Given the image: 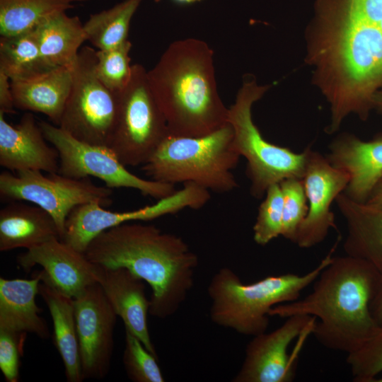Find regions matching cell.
Returning <instances> with one entry per match:
<instances>
[{
    "mask_svg": "<svg viewBox=\"0 0 382 382\" xmlns=\"http://www.w3.org/2000/svg\"><path fill=\"white\" fill-rule=\"evenodd\" d=\"M83 379H101L109 372L117 315L98 282L74 299Z\"/></svg>",
    "mask_w": 382,
    "mask_h": 382,
    "instance_id": "obj_13",
    "label": "cell"
},
{
    "mask_svg": "<svg viewBox=\"0 0 382 382\" xmlns=\"http://www.w3.org/2000/svg\"><path fill=\"white\" fill-rule=\"evenodd\" d=\"M131 42L108 50H97L95 71L98 79L110 91L118 93L129 83L132 71L129 52Z\"/></svg>",
    "mask_w": 382,
    "mask_h": 382,
    "instance_id": "obj_29",
    "label": "cell"
},
{
    "mask_svg": "<svg viewBox=\"0 0 382 382\" xmlns=\"http://www.w3.org/2000/svg\"><path fill=\"white\" fill-rule=\"evenodd\" d=\"M374 382H382V377L379 378H376Z\"/></svg>",
    "mask_w": 382,
    "mask_h": 382,
    "instance_id": "obj_40",
    "label": "cell"
},
{
    "mask_svg": "<svg viewBox=\"0 0 382 382\" xmlns=\"http://www.w3.org/2000/svg\"><path fill=\"white\" fill-rule=\"evenodd\" d=\"M98 282L115 312L122 318L125 330L134 334L158 358L148 329L150 300L146 296L144 281L126 267L100 265Z\"/></svg>",
    "mask_w": 382,
    "mask_h": 382,
    "instance_id": "obj_19",
    "label": "cell"
},
{
    "mask_svg": "<svg viewBox=\"0 0 382 382\" xmlns=\"http://www.w3.org/2000/svg\"><path fill=\"white\" fill-rule=\"evenodd\" d=\"M380 272L368 261L333 257L303 299L273 307L270 316L313 317L311 334L323 347L349 354L377 329L371 312Z\"/></svg>",
    "mask_w": 382,
    "mask_h": 382,
    "instance_id": "obj_3",
    "label": "cell"
},
{
    "mask_svg": "<svg viewBox=\"0 0 382 382\" xmlns=\"http://www.w3.org/2000/svg\"><path fill=\"white\" fill-rule=\"evenodd\" d=\"M283 195L282 235L296 243L299 229L306 218L308 204L303 178H290L279 183Z\"/></svg>",
    "mask_w": 382,
    "mask_h": 382,
    "instance_id": "obj_31",
    "label": "cell"
},
{
    "mask_svg": "<svg viewBox=\"0 0 382 382\" xmlns=\"http://www.w3.org/2000/svg\"><path fill=\"white\" fill-rule=\"evenodd\" d=\"M337 243L313 270L302 275L269 276L245 284L231 269H219L207 286L212 321L246 336L266 332L271 309L299 299L331 262Z\"/></svg>",
    "mask_w": 382,
    "mask_h": 382,
    "instance_id": "obj_5",
    "label": "cell"
},
{
    "mask_svg": "<svg viewBox=\"0 0 382 382\" xmlns=\"http://www.w3.org/2000/svg\"><path fill=\"white\" fill-rule=\"evenodd\" d=\"M72 69L55 67L11 80L15 108L44 114L59 126L72 85Z\"/></svg>",
    "mask_w": 382,
    "mask_h": 382,
    "instance_id": "obj_20",
    "label": "cell"
},
{
    "mask_svg": "<svg viewBox=\"0 0 382 382\" xmlns=\"http://www.w3.org/2000/svg\"><path fill=\"white\" fill-rule=\"evenodd\" d=\"M307 149V158L303 180L308 200V211L297 234L296 244L301 248L318 245L332 228H337L330 207L337 196L344 192L349 176L332 166L326 156Z\"/></svg>",
    "mask_w": 382,
    "mask_h": 382,
    "instance_id": "obj_15",
    "label": "cell"
},
{
    "mask_svg": "<svg viewBox=\"0 0 382 382\" xmlns=\"http://www.w3.org/2000/svg\"><path fill=\"white\" fill-rule=\"evenodd\" d=\"M40 170H20L16 174L4 171L0 174V195L4 199L27 201L48 212L58 227L62 239L70 212L76 206L98 202L109 207L112 189L98 186L88 178L76 179L58 173L45 175Z\"/></svg>",
    "mask_w": 382,
    "mask_h": 382,
    "instance_id": "obj_11",
    "label": "cell"
},
{
    "mask_svg": "<svg viewBox=\"0 0 382 382\" xmlns=\"http://www.w3.org/2000/svg\"><path fill=\"white\" fill-rule=\"evenodd\" d=\"M154 1H155L156 2H158V1H161V0H154Z\"/></svg>",
    "mask_w": 382,
    "mask_h": 382,
    "instance_id": "obj_41",
    "label": "cell"
},
{
    "mask_svg": "<svg viewBox=\"0 0 382 382\" xmlns=\"http://www.w3.org/2000/svg\"><path fill=\"white\" fill-rule=\"evenodd\" d=\"M369 206L382 209V178L376 184L366 202Z\"/></svg>",
    "mask_w": 382,
    "mask_h": 382,
    "instance_id": "obj_37",
    "label": "cell"
},
{
    "mask_svg": "<svg viewBox=\"0 0 382 382\" xmlns=\"http://www.w3.org/2000/svg\"><path fill=\"white\" fill-rule=\"evenodd\" d=\"M105 267H124L152 290L149 313L164 319L175 314L193 287L197 255L180 236L154 225L124 223L98 235L85 253Z\"/></svg>",
    "mask_w": 382,
    "mask_h": 382,
    "instance_id": "obj_2",
    "label": "cell"
},
{
    "mask_svg": "<svg viewBox=\"0 0 382 382\" xmlns=\"http://www.w3.org/2000/svg\"><path fill=\"white\" fill-rule=\"evenodd\" d=\"M316 319L305 315L286 318L276 330L253 336L245 350L243 364L233 382H291L296 375L295 357L288 354L291 343L312 332Z\"/></svg>",
    "mask_w": 382,
    "mask_h": 382,
    "instance_id": "obj_14",
    "label": "cell"
},
{
    "mask_svg": "<svg viewBox=\"0 0 382 382\" xmlns=\"http://www.w3.org/2000/svg\"><path fill=\"white\" fill-rule=\"evenodd\" d=\"M335 202L345 219L346 255L364 259L382 272V209L355 202L344 192Z\"/></svg>",
    "mask_w": 382,
    "mask_h": 382,
    "instance_id": "obj_21",
    "label": "cell"
},
{
    "mask_svg": "<svg viewBox=\"0 0 382 382\" xmlns=\"http://www.w3.org/2000/svg\"><path fill=\"white\" fill-rule=\"evenodd\" d=\"M0 112V165L11 171L40 170L58 173L59 157L49 146L39 123L30 112L13 126Z\"/></svg>",
    "mask_w": 382,
    "mask_h": 382,
    "instance_id": "obj_17",
    "label": "cell"
},
{
    "mask_svg": "<svg viewBox=\"0 0 382 382\" xmlns=\"http://www.w3.org/2000/svg\"><path fill=\"white\" fill-rule=\"evenodd\" d=\"M60 239L52 216L39 206L13 202L0 211V250L30 249L52 238Z\"/></svg>",
    "mask_w": 382,
    "mask_h": 382,
    "instance_id": "obj_24",
    "label": "cell"
},
{
    "mask_svg": "<svg viewBox=\"0 0 382 382\" xmlns=\"http://www.w3.org/2000/svg\"><path fill=\"white\" fill-rule=\"evenodd\" d=\"M353 379L356 382H374L382 372V326L355 351L347 354Z\"/></svg>",
    "mask_w": 382,
    "mask_h": 382,
    "instance_id": "obj_33",
    "label": "cell"
},
{
    "mask_svg": "<svg viewBox=\"0 0 382 382\" xmlns=\"http://www.w3.org/2000/svg\"><path fill=\"white\" fill-rule=\"evenodd\" d=\"M88 0H0L1 37L34 29L45 18Z\"/></svg>",
    "mask_w": 382,
    "mask_h": 382,
    "instance_id": "obj_26",
    "label": "cell"
},
{
    "mask_svg": "<svg viewBox=\"0 0 382 382\" xmlns=\"http://www.w3.org/2000/svg\"><path fill=\"white\" fill-rule=\"evenodd\" d=\"M116 93L117 112L108 147L124 166L144 165L170 135L146 69L139 64L132 65L128 84Z\"/></svg>",
    "mask_w": 382,
    "mask_h": 382,
    "instance_id": "obj_8",
    "label": "cell"
},
{
    "mask_svg": "<svg viewBox=\"0 0 382 382\" xmlns=\"http://www.w3.org/2000/svg\"><path fill=\"white\" fill-rule=\"evenodd\" d=\"M157 357L131 332L125 330L122 361L128 378L134 382H164Z\"/></svg>",
    "mask_w": 382,
    "mask_h": 382,
    "instance_id": "obj_30",
    "label": "cell"
},
{
    "mask_svg": "<svg viewBox=\"0 0 382 382\" xmlns=\"http://www.w3.org/2000/svg\"><path fill=\"white\" fill-rule=\"evenodd\" d=\"M214 52L196 38L172 42L147 71L170 135L197 137L225 125L228 110L217 91Z\"/></svg>",
    "mask_w": 382,
    "mask_h": 382,
    "instance_id": "obj_4",
    "label": "cell"
},
{
    "mask_svg": "<svg viewBox=\"0 0 382 382\" xmlns=\"http://www.w3.org/2000/svg\"><path fill=\"white\" fill-rule=\"evenodd\" d=\"M373 106L382 114V88L375 94L373 99Z\"/></svg>",
    "mask_w": 382,
    "mask_h": 382,
    "instance_id": "obj_38",
    "label": "cell"
},
{
    "mask_svg": "<svg viewBox=\"0 0 382 382\" xmlns=\"http://www.w3.org/2000/svg\"><path fill=\"white\" fill-rule=\"evenodd\" d=\"M50 69L41 54L34 29L0 38V72L10 80L32 76Z\"/></svg>",
    "mask_w": 382,
    "mask_h": 382,
    "instance_id": "obj_28",
    "label": "cell"
},
{
    "mask_svg": "<svg viewBox=\"0 0 382 382\" xmlns=\"http://www.w3.org/2000/svg\"><path fill=\"white\" fill-rule=\"evenodd\" d=\"M370 308L375 322L378 326H382V272H380Z\"/></svg>",
    "mask_w": 382,
    "mask_h": 382,
    "instance_id": "obj_36",
    "label": "cell"
},
{
    "mask_svg": "<svg viewBox=\"0 0 382 382\" xmlns=\"http://www.w3.org/2000/svg\"><path fill=\"white\" fill-rule=\"evenodd\" d=\"M40 276L30 279L0 278V330L33 333L42 339L50 337L45 320L35 303Z\"/></svg>",
    "mask_w": 382,
    "mask_h": 382,
    "instance_id": "obj_22",
    "label": "cell"
},
{
    "mask_svg": "<svg viewBox=\"0 0 382 382\" xmlns=\"http://www.w3.org/2000/svg\"><path fill=\"white\" fill-rule=\"evenodd\" d=\"M174 1L180 4H191V3L199 1L201 0H174Z\"/></svg>",
    "mask_w": 382,
    "mask_h": 382,
    "instance_id": "obj_39",
    "label": "cell"
},
{
    "mask_svg": "<svg viewBox=\"0 0 382 382\" xmlns=\"http://www.w3.org/2000/svg\"><path fill=\"white\" fill-rule=\"evenodd\" d=\"M142 0H124L91 14L83 23L86 39L97 50H108L127 41L131 20Z\"/></svg>",
    "mask_w": 382,
    "mask_h": 382,
    "instance_id": "obj_27",
    "label": "cell"
},
{
    "mask_svg": "<svg viewBox=\"0 0 382 382\" xmlns=\"http://www.w3.org/2000/svg\"><path fill=\"white\" fill-rule=\"evenodd\" d=\"M328 149V161L349 176L344 193L355 202H366L382 178V136L363 141L343 133L332 141Z\"/></svg>",
    "mask_w": 382,
    "mask_h": 382,
    "instance_id": "obj_18",
    "label": "cell"
},
{
    "mask_svg": "<svg viewBox=\"0 0 382 382\" xmlns=\"http://www.w3.org/2000/svg\"><path fill=\"white\" fill-rule=\"evenodd\" d=\"M16 261L26 271L40 265L49 281L72 299L98 281L100 265L58 238L28 249Z\"/></svg>",
    "mask_w": 382,
    "mask_h": 382,
    "instance_id": "obj_16",
    "label": "cell"
},
{
    "mask_svg": "<svg viewBox=\"0 0 382 382\" xmlns=\"http://www.w3.org/2000/svg\"><path fill=\"white\" fill-rule=\"evenodd\" d=\"M96 52L91 47L81 48L58 127L79 141L108 147L116 121L117 96L97 77Z\"/></svg>",
    "mask_w": 382,
    "mask_h": 382,
    "instance_id": "obj_9",
    "label": "cell"
},
{
    "mask_svg": "<svg viewBox=\"0 0 382 382\" xmlns=\"http://www.w3.org/2000/svg\"><path fill=\"white\" fill-rule=\"evenodd\" d=\"M270 87L259 85L253 76H244L236 100L228 110L227 122L233 132V144L246 160L250 192L257 199L264 197L272 185L286 178H303L307 158V149L296 153L269 142L253 122V105Z\"/></svg>",
    "mask_w": 382,
    "mask_h": 382,
    "instance_id": "obj_7",
    "label": "cell"
},
{
    "mask_svg": "<svg viewBox=\"0 0 382 382\" xmlns=\"http://www.w3.org/2000/svg\"><path fill=\"white\" fill-rule=\"evenodd\" d=\"M233 136L228 123L202 137L170 134L142 170L155 181L173 185L191 182L208 190L229 192L238 186L231 170L241 157Z\"/></svg>",
    "mask_w": 382,
    "mask_h": 382,
    "instance_id": "obj_6",
    "label": "cell"
},
{
    "mask_svg": "<svg viewBox=\"0 0 382 382\" xmlns=\"http://www.w3.org/2000/svg\"><path fill=\"white\" fill-rule=\"evenodd\" d=\"M34 30L42 58L50 67H74L87 40L78 16L59 12L43 20Z\"/></svg>",
    "mask_w": 382,
    "mask_h": 382,
    "instance_id": "obj_25",
    "label": "cell"
},
{
    "mask_svg": "<svg viewBox=\"0 0 382 382\" xmlns=\"http://www.w3.org/2000/svg\"><path fill=\"white\" fill-rule=\"evenodd\" d=\"M14 108L11 80L0 72V112L4 114L14 113Z\"/></svg>",
    "mask_w": 382,
    "mask_h": 382,
    "instance_id": "obj_35",
    "label": "cell"
},
{
    "mask_svg": "<svg viewBox=\"0 0 382 382\" xmlns=\"http://www.w3.org/2000/svg\"><path fill=\"white\" fill-rule=\"evenodd\" d=\"M40 276L39 295L47 304L54 327V344L58 350L64 366L65 376L69 382H81L79 345L74 299L58 290L45 276L43 270Z\"/></svg>",
    "mask_w": 382,
    "mask_h": 382,
    "instance_id": "obj_23",
    "label": "cell"
},
{
    "mask_svg": "<svg viewBox=\"0 0 382 382\" xmlns=\"http://www.w3.org/2000/svg\"><path fill=\"white\" fill-rule=\"evenodd\" d=\"M306 60L330 105L328 134L350 114L366 120L382 88V0H314Z\"/></svg>",
    "mask_w": 382,
    "mask_h": 382,
    "instance_id": "obj_1",
    "label": "cell"
},
{
    "mask_svg": "<svg viewBox=\"0 0 382 382\" xmlns=\"http://www.w3.org/2000/svg\"><path fill=\"white\" fill-rule=\"evenodd\" d=\"M210 197L207 189L194 183H185L182 189L156 203L133 211L113 212L94 202L81 204L68 215L61 241L84 253L90 243L108 228L132 221L152 220L186 208L200 209Z\"/></svg>",
    "mask_w": 382,
    "mask_h": 382,
    "instance_id": "obj_12",
    "label": "cell"
},
{
    "mask_svg": "<svg viewBox=\"0 0 382 382\" xmlns=\"http://www.w3.org/2000/svg\"><path fill=\"white\" fill-rule=\"evenodd\" d=\"M38 123L47 141L58 151V173L62 175L76 179L93 176L109 188H132L157 199L176 191L173 184L145 180L129 172L108 146L79 141L46 121Z\"/></svg>",
    "mask_w": 382,
    "mask_h": 382,
    "instance_id": "obj_10",
    "label": "cell"
},
{
    "mask_svg": "<svg viewBox=\"0 0 382 382\" xmlns=\"http://www.w3.org/2000/svg\"><path fill=\"white\" fill-rule=\"evenodd\" d=\"M25 334L0 330V369L8 382L18 381Z\"/></svg>",
    "mask_w": 382,
    "mask_h": 382,
    "instance_id": "obj_34",
    "label": "cell"
},
{
    "mask_svg": "<svg viewBox=\"0 0 382 382\" xmlns=\"http://www.w3.org/2000/svg\"><path fill=\"white\" fill-rule=\"evenodd\" d=\"M283 195L279 183L268 187L260 204L253 226V239L260 245L268 244L282 235Z\"/></svg>",
    "mask_w": 382,
    "mask_h": 382,
    "instance_id": "obj_32",
    "label": "cell"
}]
</instances>
